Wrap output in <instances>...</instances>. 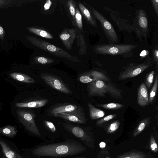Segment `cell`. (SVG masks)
Returning a JSON list of instances; mask_svg holds the SVG:
<instances>
[{"label":"cell","instance_id":"cell-36","mask_svg":"<svg viewBox=\"0 0 158 158\" xmlns=\"http://www.w3.org/2000/svg\"><path fill=\"white\" fill-rule=\"evenodd\" d=\"M79 80L83 83H89L94 81L93 79L86 74L80 76L79 78Z\"/></svg>","mask_w":158,"mask_h":158},{"label":"cell","instance_id":"cell-35","mask_svg":"<svg viewBox=\"0 0 158 158\" xmlns=\"http://www.w3.org/2000/svg\"><path fill=\"white\" fill-rule=\"evenodd\" d=\"M43 123L46 127L51 131L54 132L56 131V127L52 122L44 120L43 121Z\"/></svg>","mask_w":158,"mask_h":158},{"label":"cell","instance_id":"cell-2","mask_svg":"<svg viewBox=\"0 0 158 158\" xmlns=\"http://www.w3.org/2000/svg\"><path fill=\"white\" fill-rule=\"evenodd\" d=\"M87 89L89 97H104L108 94L116 99L122 98V91L112 82L97 80L88 83Z\"/></svg>","mask_w":158,"mask_h":158},{"label":"cell","instance_id":"cell-18","mask_svg":"<svg viewBox=\"0 0 158 158\" xmlns=\"http://www.w3.org/2000/svg\"><path fill=\"white\" fill-rule=\"evenodd\" d=\"M89 116L92 120L101 118L105 115V112L100 109L94 106L91 103H88Z\"/></svg>","mask_w":158,"mask_h":158},{"label":"cell","instance_id":"cell-25","mask_svg":"<svg viewBox=\"0 0 158 158\" xmlns=\"http://www.w3.org/2000/svg\"><path fill=\"white\" fill-rule=\"evenodd\" d=\"M20 1L0 0V9L19 6L22 3Z\"/></svg>","mask_w":158,"mask_h":158},{"label":"cell","instance_id":"cell-34","mask_svg":"<svg viewBox=\"0 0 158 158\" xmlns=\"http://www.w3.org/2000/svg\"><path fill=\"white\" fill-rule=\"evenodd\" d=\"M36 60L37 62L42 64L51 63L53 62L54 61L52 59L42 56L37 57L36 59Z\"/></svg>","mask_w":158,"mask_h":158},{"label":"cell","instance_id":"cell-41","mask_svg":"<svg viewBox=\"0 0 158 158\" xmlns=\"http://www.w3.org/2000/svg\"><path fill=\"white\" fill-rule=\"evenodd\" d=\"M5 35V31L3 28L0 24V39L2 41H3Z\"/></svg>","mask_w":158,"mask_h":158},{"label":"cell","instance_id":"cell-8","mask_svg":"<svg viewBox=\"0 0 158 158\" xmlns=\"http://www.w3.org/2000/svg\"><path fill=\"white\" fill-rule=\"evenodd\" d=\"M61 125L67 131L79 139L86 145L93 148V140L91 133L88 127L75 125L70 122L61 123Z\"/></svg>","mask_w":158,"mask_h":158},{"label":"cell","instance_id":"cell-26","mask_svg":"<svg viewBox=\"0 0 158 158\" xmlns=\"http://www.w3.org/2000/svg\"><path fill=\"white\" fill-rule=\"evenodd\" d=\"M158 86V77L157 71L156 74L154 82L152 88L151 90L149 96V103L152 104L156 96Z\"/></svg>","mask_w":158,"mask_h":158},{"label":"cell","instance_id":"cell-33","mask_svg":"<svg viewBox=\"0 0 158 158\" xmlns=\"http://www.w3.org/2000/svg\"><path fill=\"white\" fill-rule=\"evenodd\" d=\"M117 115V114H110L98 120L96 122V123L98 125H101L107 121L115 118Z\"/></svg>","mask_w":158,"mask_h":158},{"label":"cell","instance_id":"cell-44","mask_svg":"<svg viewBox=\"0 0 158 158\" xmlns=\"http://www.w3.org/2000/svg\"><path fill=\"white\" fill-rule=\"evenodd\" d=\"M99 145L101 148H103L105 147L106 143L104 142H101L100 143Z\"/></svg>","mask_w":158,"mask_h":158},{"label":"cell","instance_id":"cell-12","mask_svg":"<svg viewBox=\"0 0 158 158\" xmlns=\"http://www.w3.org/2000/svg\"><path fill=\"white\" fill-rule=\"evenodd\" d=\"M77 32V30L75 29H65L60 35V38L62 43L68 50H71Z\"/></svg>","mask_w":158,"mask_h":158},{"label":"cell","instance_id":"cell-1","mask_svg":"<svg viewBox=\"0 0 158 158\" xmlns=\"http://www.w3.org/2000/svg\"><path fill=\"white\" fill-rule=\"evenodd\" d=\"M86 147L73 139L63 142L39 145L31 150L32 153L40 158L50 157L59 158L76 155L86 151Z\"/></svg>","mask_w":158,"mask_h":158},{"label":"cell","instance_id":"cell-46","mask_svg":"<svg viewBox=\"0 0 158 158\" xmlns=\"http://www.w3.org/2000/svg\"><path fill=\"white\" fill-rule=\"evenodd\" d=\"M85 158V157L84 156H77V157H72V158Z\"/></svg>","mask_w":158,"mask_h":158},{"label":"cell","instance_id":"cell-3","mask_svg":"<svg viewBox=\"0 0 158 158\" xmlns=\"http://www.w3.org/2000/svg\"><path fill=\"white\" fill-rule=\"evenodd\" d=\"M137 47L133 44H106L96 45L93 49L98 55H119L126 58L132 57L133 50Z\"/></svg>","mask_w":158,"mask_h":158},{"label":"cell","instance_id":"cell-29","mask_svg":"<svg viewBox=\"0 0 158 158\" xmlns=\"http://www.w3.org/2000/svg\"><path fill=\"white\" fill-rule=\"evenodd\" d=\"M155 71L153 70L148 73L146 75L144 83L148 89H149L153 82Z\"/></svg>","mask_w":158,"mask_h":158},{"label":"cell","instance_id":"cell-30","mask_svg":"<svg viewBox=\"0 0 158 158\" xmlns=\"http://www.w3.org/2000/svg\"><path fill=\"white\" fill-rule=\"evenodd\" d=\"M75 20L78 29L81 31L83 29V24L81 15L78 8L76 9Z\"/></svg>","mask_w":158,"mask_h":158},{"label":"cell","instance_id":"cell-38","mask_svg":"<svg viewBox=\"0 0 158 158\" xmlns=\"http://www.w3.org/2000/svg\"><path fill=\"white\" fill-rule=\"evenodd\" d=\"M151 2L154 11L157 16L158 15V0H151Z\"/></svg>","mask_w":158,"mask_h":158},{"label":"cell","instance_id":"cell-5","mask_svg":"<svg viewBox=\"0 0 158 158\" xmlns=\"http://www.w3.org/2000/svg\"><path fill=\"white\" fill-rule=\"evenodd\" d=\"M143 63H131L123 67L118 77L119 80L134 77L152 66L153 64L152 57L148 56Z\"/></svg>","mask_w":158,"mask_h":158},{"label":"cell","instance_id":"cell-4","mask_svg":"<svg viewBox=\"0 0 158 158\" xmlns=\"http://www.w3.org/2000/svg\"><path fill=\"white\" fill-rule=\"evenodd\" d=\"M26 37L33 45L41 49L72 61L76 62H81L77 57L72 56L63 49L51 44L47 41L32 36H27Z\"/></svg>","mask_w":158,"mask_h":158},{"label":"cell","instance_id":"cell-37","mask_svg":"<svg viewBox=\"0 0 158 158\" xmlns=\"http://www.w3.org/2000/svg\"><path fill=\"white\" fill-rule=\"evenodd\" d=\"M120 122L118 120L114 121L110 125L109 130L110 131H113L117 130L119 127Z\"/></svg>","mask_w":158,"mask_h":158},{"label":"cell","instance_id":"cell-48","mask_svg":"<svg viewBox=\"0 0 158 158\" xmlns=\"http://www.w3.org/2000/svg\"><path fill=\"white\" fill-rule=\"evenodd\" d=\"M2 158H5L4 156H3L2 157Z\"/></svg>","mask_w":158,"mask_h":158},{"label":"cell","instance_id":"cell-21","mask_svg":"<svg viewBox=\"0 0 158 158\" xmlns=\"http://www.w3.org/2000/svg\"><path fill=\"white\" fill-rule=\"evenodd\" d=\"M94 81L101 80L105 81H109L110 78L103 73L97 71L92 70L86 73Z\"/></svg>","mask_w":158,"mask_h":158},{"label":"cell","instance_id":"cell-40","mask_svg":"<svg viewBox=\"0 0 158 158\" xmlns=\"http://www.w3.org/2000/svg\"><path fill=\"white\" fill-rule=\"evenodd\" d=\"M52 4V2L50 0H47L44 6V10H48L51 7Z\"/></svg>","mask_w":158,"mask_h":158},{"label":"cell","instance_id":"cell-28","mask_svg":"<svg viewBox=\"0 0 158 158\" xmlns=\"http://www.w3.org/2000/svg\"><path fill=\"white\" fill-rule=\"evenodd\" d=\"M151 117L149 116L143 119L138 125L136 130V132H139L143 131L146 126L151 123Z\"/></svg>","mask_w":158,"mask_h":158},{"label":"cell","instance_id":"cell-23","mask_svg":"<svg viewBox=\"0 0 158 158\" xmlns=\"http://www.w3.org/2000/svg\"><path fill=\"white\" fill-rule=\"evenodd\" d=\"M17 130L13 126L8 125L0 128V133L10 137H13L17 135Z\"/></svg>","mask_w":158,"mask_h":158},{"label":"cell","instance_id":"cell-19","mask_svg":"<svg viewBox=\"0 0 158 158\" xmlns=\"http://www.w3.org/2000/svg\"><path fill=\"white\" fill-rule=\"evenodd\" d=\"M9 76L13 79L23 82L33 83L35 82L34 80L32 77L17 72L10 73Z\"/></svg>","mask_w":158,"mask_h":158},{"label":"cell","instance_id":"cell-10","mask_svg":"<svg viewBox=\"0 0 158 158\" xmlns=\"http://www.w3.org/2000/svg\"><path fill=\"white\" fill-rule=\"evenodd\" d=\"M16 113L19 120L27 130L36 136H41V133L35 121L34 114L24 110H18Z\"/></svg>","mask_w":158,"mask_h":158},{"label":"cell","instance_id":"cell-9","mask_svg":"<svg viewBox=\"0 0 158 158\" xmlns=\"http://www.w3.org/2000/svg\"><path fill=\"white\" fill-rule=\"evenodd\" d=\"M95 18L99 21L108 41V44H116L119 39L116 31L111 24L100 12L87 4Z\"/></svg>","mask_w":158,"mask_h":158},{"label":"cell","instance_id":"cell-7","mask_svg":"<svg viewBox=\"0 0 158 158\" xmlns=\"http://www.w3.org/2000/svg\"><path fill=\"white\" fill-rule=\"evenodd\" d=\"M136 16L133 20L132 25L139 39H146L149 32L148 22L147 14L143 9H139L135 13Z\"/></svg>","mask_w":158,"mask_h":158},{"label":"cell","instance_id":"cell-32","mask_svg":"<svg viewBox=\"0 0 158 158\" xmlns=\"http://www.w3.org/2000/svg\"><path fill=\"white\" fill-rule=\"evenodd\" d=\"M152 57L153 64H154L158 70V45L157 44L155 48L152 50Z\"/></svg>","mask_w":158,"mask_h":158},{"label":"cell","instance_id":"cell-27","mask_svg":"<svg viewBox=\"0 0 158 158\" xmlns=\"http://www.w3.org/2000/svg\"><path fill=\"white\" fill-rule=\"evenodd\" d=\"M96 105L103 108L112 110H117L124 107V106L123 104L114 102L104 104H97Z\"/></svg>","mask_w":158,"mask_h":158},{"label":"cell","instance_id":"cell-24","mask_svg":"<svg viewBox=\"0 0 158 158\" xmlns=\"http://www.w3.org/2000/svg\"><path fill=\"white\" fill-rule=\"evenodd\" d=\"M27 29L28 31L41 37L49 39H53L52 36L47 31L43 30L33 27H28Z\"/></svg>","mask_w":158,"mask_h":158},{"label":"cell","instance_id":"cell-14","mask_svg":"<svg viewBox=\"0 0 158 158\" xmlns=\"http://www.w3.org/2000/svg\"><path fill=\"white\" fill-rule=\"evenodd\" d=\"M110 15L120 30H125L129 32L133 31L132 23L130 24V22L127 20L121 18L118 16L111 14H110Z\"/></svg>","mask_w":158,"mask_h":158},{"label":"cell","instance_id":"cell-11","mask_svg":"<svg viewBox=\"0 0 158 158\" xmlns=\"http://www.w3.org/2000/svg\"><path fill=\"white\" fill-rule=\"evenodd\" d=\"M40 76L46 84L57 90L65 94L72 93L69 87L57 77L46 73H42Z\"/></svg>","mask_w":158,"mask_h":158},{"label":"cell","instance_id":"cell-15","mask_svg":"<svg viewBox=\"0 0 158 158\" xmlns=\"http://www.w3.org/2000/svg\"><path fill=\"white\" fill-rule=\"evenodd\" d=\"M48 101L47 99H42L26 102H17L15 106L20 108H40L45 105Z\"/></svg>","mask_w":158,"mask_h":158},{"label":"cell","instance_id":"cell-31","mask_svg":"<svg viewBox=\"0 0 158 158\" xmlns=\"http://www.w3.org/2000/svg\"><path fill=\"white\" fill-rule=\"evenodd\" d=\"M67 6L69 7L70 12L74 21V23H75V4L72 0H68L67 2Z\"/></svg>","mask_w":158,"mask_h":158},{"label":"cell","instance_id":"cell-47","mask_svg":"<svg viewBox=\"0 0 158 158\" xmlns=\"http://www.w3.org/2000/svg\"><path fill=\"white\" fill-rule=\"evenodd\" d=\"M16 155L17 158H22L18 154L16 153Z\"/></svg>","mask_w":158,"mask_h":158},{"label":"cell","instance_id":"cell-17","mask_svg":"<svg viewBox=\"0 0 158 158\" xmlns=\"http://www.w3.org/2000/svg\"><path fill=\"white\" fill-rule=\"evenodd\" d=\"M54 117L61 118L69 122L79 124H85L86 123V122L75 115L65 113L56 114Z\"/></svg>","mask_w":158,"mask_h":158},{"label":"cell","instance_id":"cell-6","mask_svg":"<svg viewBox=\"0 0 158 158\" xmlns=\"http://www.w3.org/2000/svg\"><path fill=\"white\" fill-rule=\"evenodd\" d=\"M65 113L75 115L86 122L84 110L78 105L70 103L57 104L52 106L47 111V115L54 116L56 114Z\"/></svg>","mask_w":158,"mask_h":158},{"label":"cell","instance_id":"cell-16","mask_svg":"<svg viewBox=\"0 0 158 158\" xmlns=\"http://www.w3.org/2000/svg\"><path fill=\"white\" fill-rule=\"evenodd\" d=\"M80 10L88 22L92 26L98 28L96 21L89 11L81 3L78 4Z\"/></svg>","mask_w":158,"mask_h":158},{"label":"cell","instance_id":"cell-45","mask_svg":"<svg viewBox=\"0 0 158 158\" xmlns=\"http://www.w3.org/2000/svg\"><path fill=\"white\" fill-rule=\"evenodd\" d=\"M96 63L99 66H102V64L100 63L99 61H98L97 60H96Z\"/></svg>","mask_w":158,"mask_h":158},{"label":"cell","instance_id":"cell-39","mask_svg":"<svg viewBox=\"0 0 158 158\" xmlns=\"http://www.w3.org/2000/svg\"><path fill=\"white\" fill-rule=\"evenodd\" d=\"M149 53V51L146 50H142L139 54L140 58L141 59L148 57Z\"/></svg>","mask_w":158,"mask_h":158},{"label":"cell","instance_id":"cell-42","mask_svg":"<svg viewBox=\"0 0 158 158\" xmlns=\"http://www.w3.org/2000/svg\"><path fill=\"white\" fill-rule=\"evenodd\" d=\"M157 144L155 143H154L152 144L151 145V148L152 150H155V149L157 148Z\"/></svg>","mask_w":158,"mask_h":158},{"label":"cell","instance_id":"cell-20","mask_svg":"<svg viewBox=\"0 0 158 158\" xmlns=\"http://www.w3.org/2000/svg\"><path fill=\"white\" fill-rule=\"evenodd\" d=\"M76 38L77 44L79 48V54L80 55L85 54L87 52V47L83 34L79 32H77Z\"/></svg>","mask_w":158,"mask_h":158},{"label":"cell","instance_id":"cell-13","mask_svg":"<svg viewBox=\"0 0 158 158\" xmlns=\"http://www.w3.org/2000/svg\"><path fill=\"white\" fill-rule=\"evenodd\" d=\"M138 104L141 106H145L149 104V96L148 89L144 82L139 86L137 94Z\"/></svg>","mask_w":158,"mask_h":158},{"label":"cell","instance_id":"cell-22","mask_svg":"<svg viewBox=\"0 0 158 158\" xmlns=\"http://www.w3.org/2000/svg\"><path fill=\"white\" fill-rule=\"evenodd\" d=\"M2 152L6 158H17L15 153L3 141L0 140Z\"/></svg>","mask_w":158,"mask_h":158},{"label":"cell","instance_id":"cell-43","mask_svg":"<svg viewBox=\"0 0 158 158\" xmlns=\"http://www.w3.org/2000/svg\"><path fill=\"white\" fill-rule=\"evenodd\" d=\"M140 156H127L124 158H140Z\"/></svg>","mask_w":158,"mask_h":158}]
</instances>
